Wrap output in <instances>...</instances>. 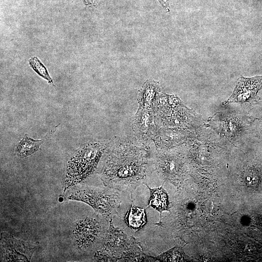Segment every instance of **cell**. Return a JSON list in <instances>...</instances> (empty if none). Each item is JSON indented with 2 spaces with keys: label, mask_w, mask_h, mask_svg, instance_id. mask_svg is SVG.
Segmentation results:
<instances>
[{
  "label": "cell",
  "mask_w": 262,
  "mask_h": 262,
  "mask_svg": "<svg viewBox=\"0 0 262 262\" xmlns=\"http://www.w3.org/2000/svg\"><path fill=\"white\" fill-rule=\"evenodd\" d=\"M242 179L247 186L249 187L256 186L259 180L258 172L254 169H248L244 172Z\"/></svg>",
  "instance_id": "obj_17"
},
{
  "label": "cell",
  "mask_w": 262,
  "mask_h": 262,
  "mask_svg": "<svg viewBox=\"0 0 262 262\" xmlns=\"http://www.w3.org/2000/svg\"><path fill=\"white\" fill-rule=\"evenodd\" d=\"M100 246L97 249L93 261L96 262L120 261L129 248L133 237L129 238L110 220Z\"/></svg>",
  "instance_id": "obj_5"
},
{
  "label": "cell",
  "mask_w": 262,
  "mask_h": 262,
  "mask_svg": "<svg viewBox=\"0 0 262 262\" xmlns=\"http://www.w3.org/2000/svg\"><path fill=\"white\" fill-rule=\"evenodd\" d=\"M162 6L167 13H170V6L169 0H158Z\"/></svg>",
  "instance_id": "obj_18"
},
{
  "label": "cell",
  "mask_w": 262,
  "mask_h": 262,
  "mask_svg": "<svg viewBox=\"0 0 262 262\" xmlns=\"http://www.w3.org/2000/svg\"><path fill=\"white\" fill-rule=\"evenodd\" d=\"M100 188L77 184L68 190L66 200L79 201L90 206L103 218L109 221L117 213L121 203L118 191L108 187Z\"/></svg>",
  "instance_id": "obj_3"
},
{
  "label": "cell",
  "mask_w": 262,
  "mask_h": 262,
  "mask_svg": "<svg viewBox=\"0 0 262 262\" xmlns=\"http://www.w3.org/2000/svg\"><path fill=\"white\" fill-rule=\"evenodd\" d=\"M148 187L150 192L148 206L157 210L160 213L159 223L162 222V213L164 211H170L169 202L168 195L162 186L154 188Z\"/></svg>",
  "instance_id": "obj_12"
},
{
  "label": "cell",
  "mask_w": 262,
  "mask_h": 262,
  "mask_svg": "<svg viewBox=\"0 0 262 262\" xmlns=\"http://www.w3.org/2000/svg\"><path fill=\"white\" fill-rule=\"evenodd\" d=\"M109 146L107 142H90L83 145L73 153L67 162L64 193L93 174Z\"/></svg>",
  "instance_id": "obj_2"
},
{
  "label": "cell",
  "mask_w": 262,
  "mask_h": 262,
  "mask_svg": "<svg viewBox=\"0 0 262 262\" xmlns=\"http://www.w3.org/2000/svg\"><path fill=\"white\" fill-rule=\"evenodd\" d=\"M155 165L158 174L164 180L177 183L182 176L181 161L172 153L158 150L155 157Z\"/></svg>",
  "instance_id": "obj_9"
},
{
  "label": "cell",
  "mask_w": 262,
  "mask_h": 262,
  "mask_svg": "<svg viewBox=\"0 0 262 262\" xmlns=\"http://www.w3.org/2000/svg\"><path fill=\"white\" fill-rule=\"evenodd\" d=\"M156 103V116L164 126H185L188 122L187 113L181 100L176 96L160 94Z\"/></svg>",
  "instance_id": "obj_6"
},
{
  "label": "cell",
  "mask_w": 262,
  "mask_h": 262,
  "mask_svg": "<svg viewBox=\"0 0 262 262\" xmlns=\"http://www.w3.org/2000/svg\"><path fill=\"white\" fill-rule=\"evenodd\" d=\"M148 154L146 146L133 141L110 147L99 173L105 186L119 191L134 190L146 177Z\"/></svg>",
  "instance_id": "obj_1"
},
{
  "label": "cell",
  "mask_w": 262,
  "mask_h": 262,
  "mask_svg": "<svg viewBox=\"0 0 262 262\" xmlns=\"http://www.w3.org/2000/svg\"><path fill=\"white\" fill-rule=\"evenodd\" d=\"M43 142L44 140H34L25 135L17 144L16 154L20 158L26 157L37 151Z\"/></svg>",
  "instance_id": "obj_14"
},
{
  "label": "cell",
  "mask_w": 262,
  "mask_h": 262,
  "mask_svg": "<svg viewBox=\"0 0 262 262\" xmlns=\"http://www.w3.org/2000/svg\"><path fill=\"white\" fill-rule=\"evenodd\" d=\"M159 82L149 79L143 84L139 91L138 101L139 107L151 108L161 92Z\"/></svg>",
  "instance_id": "obj_11"
},
{
  "label": "cell",
  "mask_w": 262,
  "mask_h": 262,
  "mask_svg": "<svg viewBox=\"0 0 262 262\" xmlns=\"http://www.w3.org/2000/svg\"><path fill=\"white\" fill-rule=\"evenodd\" d=\"M132 125L135 135L140 139L154 137L157 132L151 108L139 107Z\"/></svg>",
  "instance_id": "obj_10"
},
{
  "label": "cell",
  "mask_w": 262,
  "mask_h": 262,
  "mask_svg": "<svg viewBox=\"0 0 262 262\" xmlns=\"http://www.w3.org/2000/svg\"><path fill=\"white\" fill-rule=\"evenodd\" d=\"M262 88V76L251 78L240 77L237 80L232 94L223 104L252 102Z\"/></svg>",
  "instance_id": "obj_8"
},
{
  "label": "cell",
  "mask_w": 262,
  "mask_h": 262,
  "mask_svg": "<svg viewBox=\"0 0 262 262\" xmlns=\"http://www.w3.org/2000/svg\"><path fill=\"white\" fill-rule=\"evenodd\" d=\"M37 244L15 238L2 232L0 234L1 262H30L37 248Z\"/></svg>",
  "instance_id": "obj_7"
},
{
  "label": "cell",
  "mask_w": 262,
  "mask_h": 262,
  "mask_svg": "<svg viewBox=\"0 0 262 262\" xmlns=\"http://www.w3.org/2000/svg\"><path fill=\"white\" fill-rule=\"evenodd\" d=\"M30 66L40 77L47 80L49 83L53 84V80L43 63L36 56L29 60Z\"/></svg>",
  "instance_id": "obj_16"
},
{
  "label": "cell",
  "mask_w": 262,
  "mask_h": 262,
  "mask_svg": "<svg viewBox=\"0 0 262 262\" xmlns=\"http://www.w3.org/2000/svg\"><path fill=\"white\" fill-rule=\"evenodd\" d=\"M157 261L163 262H177L186 260L185 254L182 250L178 247H175L161 254L156 257Z\"/></svg>",
  "instance_id": "obj_15"
},
{
  "label": "cell",
  "mask_w": 262,
  "mask_h": 262,
  "mask_svg": "<svg viewBox=\"0 0 262 262\" xmlns=\"http://www.w3.org/2000/svg\"><path fill=\"white\" fill-rule=\"evenodd\" d=\"M107 228L97 215L88 216L79 219L71 231L73 244L80 252L98 249L101 245Z\"/></svg>",
  "instance_id": "obj_4"
},
{
  "label": "cell",
  "mask_w": 262,
  "mask_h": 262,
  "mask_svg": "<svg viewBox=\"0 0 262 262\" xmlns=\"http://www.w3.org/2000/svg\"><path fill=\"white\" fill-rule=\"evenodd\" d=\"M125 221L127 226L134 230L141 229L147 223L145 209L132 205L126 213Z\"/></svg>",
  "instance_id": "obj_13"
},
{
  "label": "cell",
  "mask_w": 262,
  "mask_h": 262,
  "mask_svg": "<svg viewBox=\"0 0 262 262\" xmlns=\"http://www.w3.org/2000/svg\"><path fill=\"white\" fill-rule=\"evenodd\" d=\"M85 6L96 7L98 6V0H82Z\"/></svg>",
  "instance_id": "obj_19"
}]
</instances>
